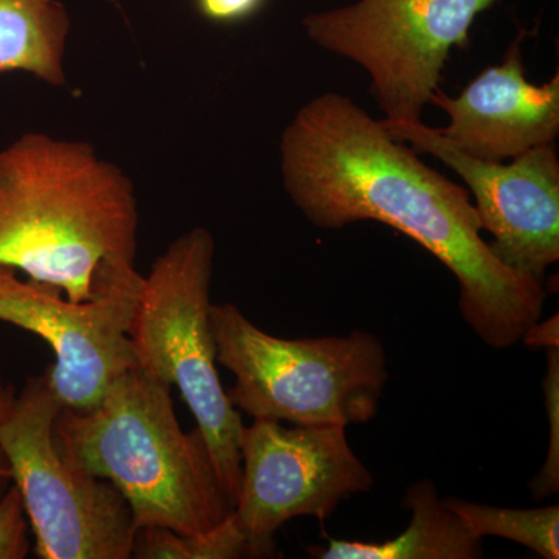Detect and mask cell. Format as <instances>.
<instances>
[{"instance_id":"6da1fadb","label":"cell","mask_w":559,"mask_h":559,"mask_svg":"<svg viewBox=\"0 0 559 559\" xmlns=\"http://www.w3.org/2000/svg\"><path fill=\"white\" fill-rule=\"evenodd\" d=\"M286 193L320 229L378 221L417 241L459 280L463 319L492 348L539 322L543 283L503 266L471 194L419 159L352 98L326 92L301 106L280 139Z\"/></svg>"},{"instance_id":"7a4b0ae2","label":"cell","mask_w":559,"mask_h":559,"mask_svg":"<svg viewBox=\"0 0 559 559\" xmlns=\"http://www.w3.org/2000/svg\"><path fill=\"white\" fill-rule=\"evenodd\" d=\"M131 179L80 140L28 132L0 150V267L97 299L138 275Z\"/></svg>"},{"instance_id":"3957f363","label":"cell","mask_w":559,"mask_h":559,"mask_svg":"<svg viewBox=\"0 0 559 559\" xmlns=\"http://www.w3.org/2000/svg\"><path fill=\"white\" fill-rule=\"evenodd\" d=\"M55 437L72 462L119 489L139 530L200 535L234 511L201 430L180 428L171 385L138 366L91 409L62 407Z\"/></svg>"},{"instance_id":"277c9868","label":"cell","mask_w":559,"mask_h":559,"mask_svg":"<svg viewBox=\"0 0 559 559\" xmlns=\"http://www.w3.org/2000/svg\"><path fill=\"white\" fill-rule=\"evenodd\" d=\"M210 320L216 359L235 377L227 392L235 409L296 426L347 428L377 417L389 373L373 334L282 340L231 304L212 305Z\"/></svg>"},{"instance_id":"5b68a950","label":"cell","mask_w":559,"mask_h":559,"mask_svg":"<svg viewBox=\"0 0 559 559\" xmlns=\"http://www.w3.org/2000/svg\"><path fill=\"white\" fill-rule=\"evenodd\" d=\"M213 257L215 240L204 227L176 238L143 277L130 337L139 369L178 388L207 443L221 488L235 507L245 423L216 367L210 320Z\"/></svg>"},{"instance_id":"8992f818","label":"cell","mask_w":559,"mask_h":559,"mask_svg":"<svg viewBox=\"0 0 559 559\" xmlns=\"http://www.w3.org/2000/svg\"><path fill=\"white\" fill-rule=\"evenodd\" d=\"M62 409L46 374L28 378L0 425L14 487L43 559H130L139 528L127 499L62 452L55 419Z\"/></svg>"},{"instance_id":"52a82bcc","label":"cell","mask_w":559,"mask_h":559,"mask_svg":"<svg viewBox=\"0 0 559 559\" xmlns=\"http://www.w3.org/2000/svg\"><path fill=\"white\" fill-rule=\"evenodd\" d=\"M498 0H358L305 16L320 49L356 62L371 80L384 120L419 121L440 90L454 49L468 44L479 14Z\"/></svg>"},{"instance_id":"ba28073f","label":"cell","mask_w":559,"mask_h":559,"mask_svg":"<svg viewBox=\"0 0 559 559\" xmlns=\"http://www.w3.org/2000/svg\"><path fill=\"white\" fill-rule=\"evenodd\" d=\"M235 520L255 558L272 557L275 532L294 518L330 520L344 500L367 492L373 476L349 448L344 426L286 428L257 418L242 429Z\"/></svg>"},{"instance_id":"9c48e42d","label":"cell","mask_w":559,"mask_h":559,"mask_svg":"<svg viewBox=\"0 0 559 559\" xmlns=\"http://www.w3.org/2000/svg\"><path fill=\"white\" fill-rule=\"evenodd\" d=\"M143 277L114 286L90 301L69 300L60 289L0 267V320L31 331L50 345L55 362L47 384L62 407L86 411L117 377L138 366L130 337Z\"/></svg>"},{"instance_id":"30bf717a","label":"cell","mask_w":559,"mask_h":559,"mask_svg":"<svg viewBox=\"0 0 559 559\" xmlns=\"http://www.w3.org/2000/svg\"><path fill=\"white\" fill-rule=\"evenodd\" d=\"M393 138L411 143L457 173L474 197L481 230L496 259L509 270L543 283L559 260V159L555 143L503 162L462 153L436 128L419 121L382 120Z\"/></svg>"},{"instance_id":"8fae6325","label":"cell","mask_w":559,"mask_h":559,"mask_svg":"<svg viewBox=\"0 0 559 559\" xmlns=\"http://www.w3.org/2000/svg\"><path fill=\"white\" fill-rule=\"evenodd\" d=\"M429 103L450 117L440 134L481 160L514 159L551 145L559 134V75L555 73L543 86L530 83L521 38L511 44L506 60L485 69L457 97L439 90Z\"/></svg>"},{"instance_id":"7c38bea8","label":"cell","mask_w":559,"mask_h":559,"mask_svg":"<svg viewBox=\"0 0 559 559\" xmlns=\"http://www.w3.org/2000/svg\"><path fill=\"white\" fill-rule=\"evenodd\" d=\"M401 506L412 511V520L396 538L380 544L329 538V546L308 547V554L318 559H477L484 555V539L439 498L432 480L412 485Z\"/></svg>"},{"instance_id":"4fadbf2b","label":"cell","mask_w":559,"mask_h":559,"mask_svg":"<svg viewBox=\"0 0 559 559\" xmlns=\"http://www.w3.org/2000/svg\"><path fill=\"white\" fill-rule=\"evenodd\" d=\"M69 35V13L58 0H0V72L64 86Z\"/></svg>"},{"instance_id":"5bb4252c","label":"cell","mask_w":559,"mask_h":559,"mask_svg":"<svg viewBox=\"0 0 559 559\" xmlns=\"http://www.w3.org/2000/svg\"><path fill=\"white\" fill-rule=\"evenodd\" d=\"M444 502L481 539L485 536H498L522 544L540 558H559L558 506L514 510L455 498Z\"/></svg>"},{"instance_id":"9a60e30c","label":"cell","mask_w":559,"mask_h":559,"mask_svg":"<svg viewBox=\"0 0 559 559\" xmlns=\"http://www.w3.org/2000/svg\"><path fill=\"white\" fill-rule=\"evenodd\" d=\"M132 558L140 559H240L255 558L234 513L209 532L180 535L160 527L140 528Z\"/></svg>"},{"instance_id":"2e32d148","label":"cell","mask_w":559,"mask_h":559,"mask_svg":"<svg viewBox=\"0 0 559 559\" xmlns=\"http://www.w3.org/2000/svg\"><path fill=\"white\" fill-rule=\"evenodd\" d=\"M549 349V371H547L544 390H546L547 411L550 419V448L549 457L544 463L538 477L533 481V492L536 498H547L555 495L559 489V349L550 347Z\"/></svg>"},{"instance_id":"e0dca14e","label":"cell","mask_w":559,"mask_h":559,"mask_svg":"<svg viewBox=\"0 0 559 559\" xmlns=\"http://www.w3.org/2000/svg\"><path fill=\"white\" fill-rule=\"evenodd\" d=\"M28 521L20 489L9 487L0 495V559H22L31 550Z\"/></svg>"},{"instance_id":"ac0fdd59","label":"cell","mask_w":559,"mask_h":559,"mask_svg":"<svg viewBox=\"0 0 559 559\" xmlns=\"http://www.w3.org/2000/svg\"><path fill=\"white\" fill-rule=\"evenodd\" d=\"M263 0H198L201 13L216 22L245 20L260 9Z\"/></svg>"},{"instance_id":"d6986e66","label":"cell","mask_w":559,"mask_h":559,"mask_svg":"<svg viewBox=\"0 0 559 559\" xmlns=\"http://www.w3.org/2000/svg\"><path fill=\"white\" fill-rule=\"evenodd\" d=\"M17 392L13 385L9 384L2 377H0V425L3 419L9 417L11 407H13L14 400H16ZM11 469L9 460H7L5 452L0 447V495L10 487Z\"/></svg>"},{"instance_id":"ffe728a7","label":"cell","mask_w":559,"mask_h":559,"mask_svg":"<svg viewBox=\"0 0 559 559\" xmlns=\"http://www.w3.org/2000/svg\"><path fill=\"white\" fill-rule=\"evenodd\" d=\"M558 334V316H555L554 319L547 320V322L540 323V325L539 322H536L532 329L525 331L522 340L530 347H559Z\"/></svg>"}]
</instances>
